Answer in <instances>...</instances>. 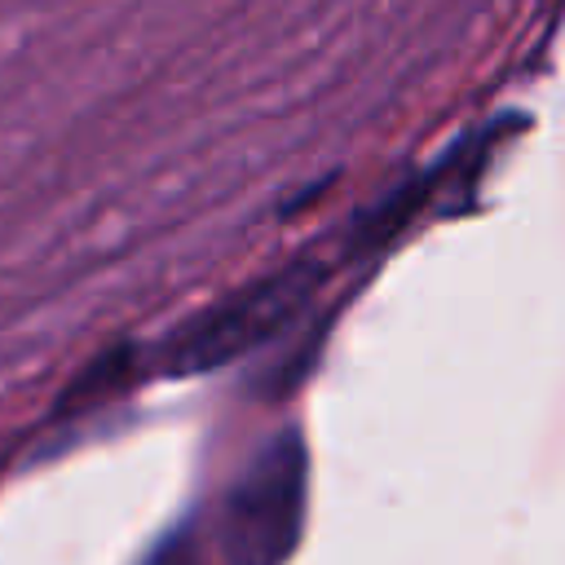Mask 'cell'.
<instances>
[{"label": "cell", "instance_id": "cell-1", "mask_svg": "<svg viewBox=\"0 0 565 565\" xmlns=\"http://www.w3.org/2000/svg\"><path fill=\"white\" fill-rule=\"evenodd\" d=\"M322 282H327L322 260L313 256L287 260L282 269L230 291L225 300L177 327L159 349V366L168 375H207L225 362L247 358L252 349L274 340L291 318H300L322 291Z\"/></svg>", "mask_w": 565, "mask_h": 565}, {"label": "cell", "instance_id": "cell-2", "mask_svg": "<svg viewBox=\"0 0 565 565\" xmlns=\"http://www.w3.org/2000/svg\"><path fill=\"white\" fill-rule=\"evenodd\" d=\"M305 530V441L282 428L221 499L212 547L225 565H282Z\"/></svg>", "mask_w": 565, "mask_h": 565}, {"label": "cell", "instance_id": "cell-3", "mask_svg": "<svg viewBox=\"0 0 565 565\" xmlns=\"http://www.w3.org/2000/svg\"><path fill=\"white\" fill-rule=\"evenodd\" d=\"M424 203V185H402V190H393L388 199H380L375 207H366V216L353 225V234H349V252L353 256H362V252H371V247H380L384 238H393L411 216H415V207Z\"/></svg>", "mask_w": 565, "mask_h": 565}]
</instances>
